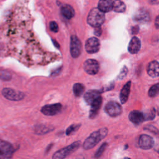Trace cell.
Instances as JSON below:
<instances>
[{
  "instance_id": "31",
  "label": "cell",
  "mask_w": 159,
  "mask_h": 159,
  "mask_svg": "<svg viewBox=\"0 0 159 159\" xmlns=\"http://www.w3.org/2000/svg\"><path fill=\"white\" fill-rule=\"evenodd\" d=\"M49 27L51 31L53 32H57L58 30V26L56 22L51 21L49 24Z\"/></svg>"
},
{
  "instance_id": "27",
  "label": "cell",
  "mask_w": 159,
  "mask_h": 159,
  "mask_svg": "<svg viewBox=\"0 0 159 159\" xmlns=\"http://www.w3.org/2000/svg\"><path fill=\"white\" fill-rule=\"evenodd\" d=\"M107 146V143L106 142L105 143H103L101 146L100 147L98 148V150L96 151V152L94 154V157L96 158H98V157H99L101 156V155L102 154V153L104 152V151L105 150V149L106 148Z\"/></svg>"
},
{
  "instance_id": "5",
  "label": "cell",
  "mask_w": 159,
  "mask_h": 159,
  "mask_svg": "<svg viewBox=\"0 0 159 159\" xmlns=\"http://www.w3.org/2000/svg\"><path fill=\"white\" fill-rule=\"evenodd\" d=\"M2 94L6 99L11 101H20L25 96L23 93L8 88H4L2 90Z\"/></svg>"
},
{
  "instance_id": "13",
  "label": "cell",
  "mask_w": 159,
  "mask_h": 159,
  "mask_svg": "<svg viewBox=\"0 0 159 159\" xmlns=\"http://www.w3.org/2000/svg\"><path fill=\"white\" fill-rule=\"evenodd\" d=\"M129 119L132 123L139 125L145 120V116L144 114L142 112L137 110H134L129 113Z\"/></svg>"
},
{
  "instance_id": "12",
  "label": "cell",
  "mask_w": 159,
  "mask_h": 159,
  "mask_svg": "<svg viewBox=\"0 0 159 159\" xmlns=\"http://www.w3.org/2000/svg\"><path fill=\"white\" fill-rule=\"evenodd\" d=\"M147 71L148 75L152 78L159 76V62L156 60L150 61L147 66Z\"/></svg>"
},
{
  "instance_id": "32",
  "label": "cell",
  "mask_w": 159,
  "mask_h": 159,
  "mask_svg": "<svg viewBox=\"0 0 159 159\" xmlns=\"http://www.w3.org/2000/svg\"><path fill=\"white\" fill-rule=\"evenodd\" d=\"M94 34L96 35V36H100L102 34V29L100 27H96V29H94Z\"/></svg>"
},
{
  "instance_id": "16",
  "label": "cell",
  "mask_w": 159,
  "mask_h": 159,
  "mask_svg": "<svg viewBox=\"0 0 159 159\" xmlns=\"http://www.w3.org/2000/svg\"><path fill=\"white\" fill-rule=\"evenodd\" d=\"M102 104V98L99 96L91 104V110L89 111V117L93 119L98 115L99 109Z\"/></svg>"
},
{
  "instance_id": "25",
  "label": "cell",
  "mask_w": 159,
  "mask_h": 159,
  "mask_svg": "<svg viewBox=\"0 0 159 159\" xmlns=\"http://www.w3.org/2000/svg\"><path fill=\"white\" fill-rule=\"evenodd\" d=\"M144 129L147 130L152 134H153L159 137V130L157 129L155 127H154L152 125H147L144 127Z\"/></svg>"
},
{
  "instance_id": "11",
  "label": "cell",
  "mask_w": 159,
  "mask_h": 159,
  "mask_svg": "<svg viewBox=\"0 0 159 159\" xmlns=\"http://www.w3.org/2000/svg\"><path fill=\"white\" fill-rule=\"evenodd\" d=\"M62 109V105L60 103L48 104L43 106L41 112L46 116H54L59 113Z\"/></svg>"
},
{
  "instance_id": "20",
  "label": "cell",
  "mask_w": 159,
  "mask_h": 159,
  "mask_svg": "<svg viewBox=\"0 0 159 159\" xmlns=\"http://www.w3.org/2000/svg\"><path fill=\"white\" fill-rule=\"evenodd\" d=\"M61 13L63 17L67 19H71L75 15V11L73 8L68 4H64L61 7Z\"/></svg>"
},
{
  "instance_id": "19",
  "label": "cell",
  "mask_w": 159,
  "mask_h": 159,
  "mask_svg": "<svg viewBox=\"0 0 159 159\" xmlns=\"http://www.w3.org/2000/svg\"><path fill=\"white\" fill-rule=\"evenodd\" d=\"M134 19L135 20L139 22H147L150 20V15L147 11L140 9L136 12Z\"/></svg>"
},
{
  "instance_id": "1",
  "label": "cell",
  "mask_w": 159,
  "mask_h": 159,
  "mask_svg": "<svg viewBox=\"0 0 159 159\" xmlns=\"http://www.w3.org/2000/svg\"><path fill=\"white\" fill-rule=\"evenodd\" d=\"M107 134V129L104 127L93 132L84 142L83 147L85 150H89L96 145Z\"/></svg>"
},
{
  "instance_id": "22",
  "label": "cell",
  "mask_w": 159,
  "mask_h": 159,
  "mask_svg": "<svg viewBox=\"0 0 159 159\" xmlns=\"http://www.w3.org/2000/svg\"><path fill=\"white\" fill-rule=\"evenodd\" d=\"M53 130V127L45 125H37L35 127V132L37 134H44Z\"/></svg>"
},
{
  "instance_id": "6",
  "label": "cell",
  "mask_w": 159,
  "mask_h": 159,
  "mask_svg": "<svg viewBox=\"0 0 159 159\" xmlns=\"http://www.w3.org/2000/svg\"><path fill=\"white\" fill-rule=\"evenodd\" d=\"M105 111L111 117H116L122 113V108L118 102L109 101L105 106Z\"/></svg>"
},
{
  "instance_id": "14",
  "label": "cell",
  "mask_w": 159,
  "mask_h": 159,
  "mask_svg": "<svg viewBox=\"0 0 159 159\" xmlns=\"http://www.w3.org/2000/svg\"><path fill=\"white\" fill-rule=\"evenodd\" d=\"M141 47V42L139 39L137 37H134L130 40L129 46L128 51L131 54H135L139 52Z\"/></svg>"
},
{
  "instance_id": "8",
  "label": "cell",
  "mask_w": 159,
  "mask_h": 159,
  "mask_svg": "<svg viewBox=\"0 0 159 159\" xmlns=\"http://www.w3.org/2000/svg\"><path fill=\"white\" fill-rule=\"evenodd\" d=\"M14 152L12 145L4 140L1 141L0 143V157L1 159H6L11 158Z\"/></svg>"
},
{
  "instance_id": "4",
  "label": "cell",
  "mask_w": 159,
  "mask_h": 159,
  "mask_svg": "<svg viewBox=\"0 0 159 159\" xmlns=\"http://www.w3.org/2000/svg\"><path fill=\"white\" fill-rule=\"evenodd\" d=\"M82 52V43L75 35H72L70 39V53L73 58L78 57Z\"/></svg>"
},
{
  "instance_id": "3",
  "label": "cell",
  "mask_w": 159,
  "mask_h": 159,
  "mask_svg": "<svg viewBox=\"0 0 159 159\" xmlns=\"http://www.w3.org/2000/svg\"><path fill=\"white\" fill-rule=\"evenodd\" d=\"M80 141H76L72 143L70 145H68L58 151H57L52 156L53 158L61 159L66 157L75 151H76L80 146Z\"/></svg>"
},
{
  "instance_id": "34",
  "label": "cell",
  "mask_w": 159,
  "mask_h": 159,
  "mask_svg": "<svg viewBox=\"0 0 159 159\" xmlns=\"http://www.w3.org/2000/svg\"><path fill=\"white\" fill-rule=\"evenodd\" d=\"M148 2L152 4H159V0H148Z\"/></svg>"
},
{
  "instance_id": "24",
  "label": "cell",
  "mask_w": 159,
  "mask_h": 159,
  "mask_svg": "<svg viewBox=\"0 0 159 159\" xmlns=\"http://www.w3.org/2000/svg\"><path fill=\"white\" fill-rule=\"evenodd\" d=\"M159 93V83L152 86L148 92V94L150 97L153 98Z\"/></svg>"
},
{
  "instance_id": "36",
  "label": "cell",
  "mask_w": 159,
  "mask_h": 159,
  "mask_svg": "<svg viewBox=\"0 0 159 159\" xmlns=\"http://www.w3.org/2000/svg\"><path fill=\"white\" fill-rule=\"evenodd\" d=\"M156 151L157 152V153L159 154V148H157V150H156Z\"/></svg>"
},
{
  "instance_id": "2",
  "label": "cell",
  "mask_w": 159,
  "mask_h": 159,
  "mask_svg": "<svg viewBox=\"0 0 159 159\" xmlns=\"http://www.w3.org/2000/svg\"><path fill=\"white\" fill-rule=\"evenodd\" d=\"M104 12L101 11L99 8L94 7L89 12L87 22L93 27H100L105 20Z\"/></svg>"
},
{
  "instance_id": "23",
  "label": "cell",
  "mask_w": 159,
  "mask_h": 159,
  "mask_svg": "<svg viewBox=\"0 0 159 159\" xmlns=\"http://www.w3.org/2000/svg\"><path fill=\"white\" fill-rule=\"evenodd\" d=\"M84 91V86L81 83H75L73 86V92L74 94L77 96H81Z\"/></svg>"
},
{
  "instance_id": "26",
  "label": "cell",
  "mask_w": 159,
  "mask_h": 159,
  "mask_svg": "<svg viewBox=\"0 0 159 159\" xmlns=\"http://www.w3.org/2000/svg\"><path fill=\"white\" fill-rule=\"evenodd\" d=\"M80 127V125L78 124H73L71 125H70L69 127L67 128L66 130V134L67 135H71L72 134H73L74 132H75L78 129V128Z\"/></svg>"
},
{
  "instance_id": "30",
  "label": "cell",
  "mask_w": 159,
  "mask_h": 159,
  "mask_svg": "<svg viewBox=\"0 0 159 159\" xmlns=\"http://www.w3.org/2000/svg\"><path fill=\"white\" fill-rule=\"evenodd\" d=\"M127 72H128V69H127V66H124L123 68H122L120 72L119 73V74L117 76V78L119 80H122L123 78H124L126 76V75L127 74Z\"/></svg>"
},
{
  "instance_id": "33",
  "label": "cell",
  "mask_w": 159,
  "mask_h": 159,
  "mask_svg": "<svg viewBox=\"0 0 159 159\" xmlns=\"http://www.w3.org/2000/svg\"><path fill=\"white\" fill-rule=\"evenodd\" d=\"M155 25L157 29H159V15L157 16L155 20Z\"/></svg>"
},
{
  "instance_id": "28",
  "label": "cell",
  "mask_w": 159,
  "mask_h": 159,
  "mask_svg": "<svg viewBox=\"0 0 159 159\" xmlns=\"http://www.w3.org/2000/svg\"><path fill=\"white\" fill-rule=\"evenodd\" d=\"M145 120H153L155 117V109H151L150 111L144 114Z\"/></svg>"
},
{
  "instance_id": "18",
  "label": "cell",
  "mask_w": 159,
  "mask_h": 159,
  "mask_svg": "<svg viewBox=\"0 0 159 159\" xmlns=\"http://www.w3.org/2000/svg\"><path fill=\"white\" fill-rule=\"evenodd\" d=\"M113 0H99L98 2V8L103 12H108L113 9Z\"/></svg>"
},
{
  "instance_id": "9",
  "label": "cell",
  "mask_w": 159,
  "mask_h": 159,
  "mask_svg": "<svg viewBox=\"0 0 159 159\" xmlns=\"http://www.w3.org/2000/svg\"><path fill=\"white\" fill-rule=\"evenodd\" d=\"M100 48L99 40L96 37L88 39L85 43V49L88 53H97Z\"/></svg>"
},
{
  "instance_id": "21",
  "label": "cell",
  "mask_w": 159,
  "mask_h": 159,
  "mask_svg": "<svg viewBox=\"0 0 159 159\" xmlns=\"http://www.w3.org/2000/svg\"><path fill=\"white\" fill-rule=\"evenodd\" d=\"M125 4L120 0H114L113 9L117 12H124L125 11Z\"/></svg>"
},
{
  "instance_id": "35",
  "label": "cell",
  "mask_w": 159,
  "mask_h": 159,
  "mask_svg": "<svg viewBox=\"0 0 159 159\" xmlns=\"http://www.w3.org/2000/svg\"><path fill=\"white\" fill-rule=\"evenodd\" d=\"M139 31V27L137 26H135L133 27L132 29V34H137Z\"/></svg>"
},
{
  "instance_id": "29",
  "label": "cell",
  "mask_w": 159,
  "mask_h": 159,
  "mask_svg": "<svg viewBox=\"0 0 159 159\" xmlns=\"http://www.w3.org/2000/svg\"><path fill=\"white\" fill-rule=\"evenodd\" d=\"M11 76H12L11 74L9 71H7L6 70H1V78L2 80H5V81L9 80H11Z\"/></svg>"
},
{
  "instance_id": "15",
  "label": "cell",
  "mask_w": 159,
  "mask_h": 159,
  "mask_svg": "<svg viewBox=\"0 0 159 159\" xmlns=\"http://www.w3.org/2000/svg\"><path fill=\"white\" fill-rule=\"evenodd\" d=\"M102 91L99 90H90L86 92L84 95V99L86 102L91 105L96 99H97L100 96Z\"/></svg>"
},
{
  "instance_id": "10",
  "label": "cell",
  "mask_w": 159,
  "mask_h": 159,
  "mask_svg": "<svg viewBox=\"0 0 159 159\" xmlns=\"http://www.w3.org/2000/svg\"><path fill=\"white\" fill-rule=\"evenodd\" d=\"M138 144L140 148L143 150H149L153 147L154 140L151 136L147 134H142L139 137Z\"/></svg>"
},
{
  "instance_id": "17",
  "label": "cell",
  "mask_w": 159,
  "mask_h": 159,
  "mask_svg": "<svg viewBox=\"0 0 159 159\" xmlns=\"http://www.w3.org/2000/svg\"><path fill=\"white\" fill-rule=\"evenodd\" d=\"M130 86H131V81H127L125 84L122 87L120 93V101L122 104H124L127 102L129 93H130Z\"/></svg>"
},
{
  "instance_id": "7",
  "label": "cell",
  "mask_w": 159,
  "mask_h": 159,
  "mask_svg": "<svg viewBox=\"0 0 159 159\" xmlns=\"http://www.w3.org/2000/svg\"><path fill=\"white\" fill-rule=\"evenodd\" d=\"M83 69L88 74L94 75L98 73L99 64L96 60L88 59L83 63Z\"/></svg>"
}]
</instances>
